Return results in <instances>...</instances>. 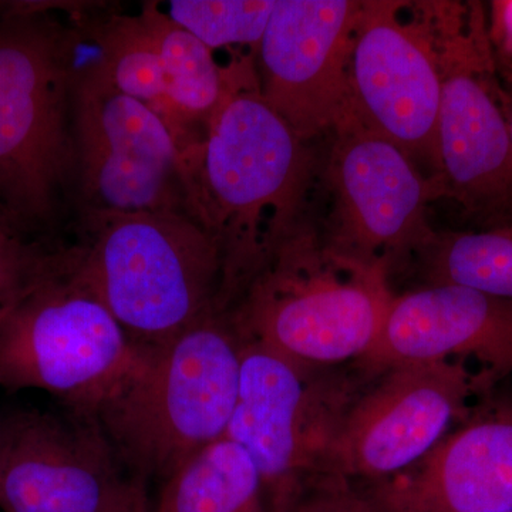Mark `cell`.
<instances>
[{
  "label": "cell",
  "mask_w": 512,
  "mask_h": 512,
  "mask_svg": "<svg viewBox=\"0 0 512 512\" xmlns=\"http://www.w3.org/2000/svg\"><path fill=\"white\" fill-rule=\"evenodd\" d=\"M302 141L262 97L248 62L227 67V87L185 161L188 214L217 241L227 312L291 235L302 180Z\"/></svg>",
  "instance_id": "6da1fadb"
},
{
  "label": "cell",
  "mask_w": 512,
  "mask_h": 512,
  "mask_svg": "<svg viewBox=\"0 0 512 512\" xmlns=\"http://www.w3.org/2000/svg\"><path fill=\"white\" fill-rule=\"evenodd\" d=\"M74 2L0 3V212L16 231L52 227L76 184L73 80L83 49Z\"/></svg>",
  "instance_id": "7a4b0ae2"
},
{
  "label": "cell",
  "mask_w": 512,
  "mask_h": 512,
  "mask_svg": "<svg viewBox=\"0 0 512 512\" xmlns=\"http://www.w3.org/2000/svg\"><path fill=\"white\" fill-rule=\"evenodd\" d=\"M239 377L241 340L227 313H211L163 345L144 348L93 419L134 478L164 481L224 439Z\"/></svg>",
  "instance_id": "3957f363"
},
{
  "label": "cell",
  "mask_w": 512,
  "mask_h": 512,
  "mask_svg": "<svg viewBox=\"0 0 512 512\" xmlns=\"http://www.w3.org/2000/svg\"><path fill=\"white\" fill-rule=\"evenodd\" d=\"M82 211L79 242L66 248L74 271L136 345H163L220 313V247L191 215Z\"/></svg>",
  "instance_id": "277c9868"
},
{
  "label": "cell",
  "mask_w": 512,
  "mask_h": 512,
  "mask_svg": "<svg viewBox=\"0 0 512 512\" xmlns=\"http://www.w3.org/2000/svg\"><path fill=\"white\" fill-rule=\"evenodd\" d=\"M143 350L76 274L67 249L49 248L0 312V389L42 390L93 417Z\"/></svg>",
  "instance_id": "5b68a950"
},
{
  "label": "cell",
  "mask_w": 512,
  "mask_h": 512,
  "mask_svg": "<svg viewBox=\"0 0 512 512\" xmlns=\"http://www.w3.org/2000/svg\"><path fill=\"white\" fill-rule=\"evenodd\" d=\"M393 298L382 266L320 255L289 235L227 315L241 340L299 365L335 367L372 348Z\"/></svg>",
  "instance_id": "8992f818"
},
{
  "label": "cell",
  "mask_w": 512,
  "mask_h": 512,
  "mask_svg": "<svg viewBox=\"0 0 512 512\" xmlns=\"http://www.w3.org/2000/svg\"><path fill=\"white\" fill-rule=\"evenodd\" d=\"M241 340V339H239ZM303 366L241 340V377L225 439L244 448L264 480L269 511L306 481L329 473L360 377Z\"/></svg>",
  "instance_id": "52a82bcc"
},
{
  "label": "cell",
  "mask_w": 512,
  "mask_h": 512,
  "mask_svg": "<svg viewBox=\"0 0 512 512\" xmlns=\"http://www.w3.org/2000/svg\"><path fill=\"white\" fill-rule=\"evenodd\" d=\"M72 123L82 210L188 214L183 151L173 128L117 90L93 53H82L74 74Z\"/></svg>",
  "instance_id": "ba28073f"
},
{
  "label": "cell",
  "mask_w": 512,
  "mask_h": 512,
  "mask_svg": "<svg viewBox=\"0 0 512 512\" xmlns=\"http://www.w3.org/2000/svg\"><path fill=\"white\" fill-rule=\"evenodd\" d=\"M488 389L463 360L393 367L360 394L343 423L329 473L373 484L429 454L478 390Z\"/></svg>",
  "instance_id": "9c48e42d"
},
{
  "label": "cell",
  "mask_w": 512,
  "mask_h": 512,
  "mask_svg": "<svg viewBox=\"0 0 512 512\" xmlns=\"http://www.w3.org/2000/svg\"><path fill=\"white\" fill-rule=\"evenodd\" d=\"M97 421L20 410L0 421V512H114L138 478Z\"/></svg>",
  "instance_id": "30bf717a"
},
{
  "label": "cell",
  "mask_w": 512,
  "mask_h": 512,
  "mask_svg": "<svg viewBox=\"0 0 512 512\" xmlns=\"http://www.w3.org/2000/svg\"><path fill=\"white\" fill-rule=\"evenodd\" d=\"M362 2L276 0L256 47L266 103L308 140L349 119V62Z\"/></svg>",
  "instance_id": "8fae6325"
},
{
  "label": "cell",
  "mask_w": 512,
  "mask_h": 512,
  "mask_svg": "<svg viewBox=\"0 0 512 512\" xmlns=\"http://www.w3.org/2000/svg\"><path fill=\"white\" fill-rule=\"evenodd\" d=\"M397 3H363L349 62V119L404 153L433 154L443 77L429 47L396 16ZM340 130V131H342Z\"/></svg>",
  "instance_id": "7c38bea8"
},
{
  "label": "cell",
  "mask_w": 512,
  "mask_h": 512,
  "mask_svg": "<svg viewBox=\"0 0 512 512\" xmlns=\"http://www.w3.org/2000/svg\"><path fill=\"white\" fill-rule=\"evenodd\" d=\"M476 359L491 384L512 373V302L460 285L394 296L372 348L356 360L367 376L416 363Z\"/></svg>",
  "instance_id": "4fadbf2b"
},
{
  "label": "cell",
  "mask_w": 512,
  "mask_h": 512,
  "mask_svg": "<svg viewBox=\"0 0 512 512\" xmlns=\"http://www.w3.org/2000/svg\"><path fill=\"white\" fill-rule=\"evenodd\" d=\"M366 485L379 512L512 511V396L487 400L412 467Z\"/></svg>",
  "instance_id": "5bb4252c"
},
{
  "label": "cell",
  "mask_w": 512,
  "mask_h": 512,
  "mask_svg": "<svg viewBox=\"0 0 512 512\" xmlns=\"http://www.w3.org/2000/svg\"><path fill=\"white\" fill-rule=\"evenodd\" d=\"M332 165L345 222L342 248L333 254L384 268L377 252L416 237L429 187L402 148L357 128L342 130Z\"/></svg>",
  "instance_id": "9a60e30c"
},
{
  "label": "cell",
  "mask_w": 512,
  "mask_h": 512,
  "mask_svg": "<svg viewBox=\"0 0 512 512\" xmlns=\"http://www.w3.org/2000/svg\"><path fill=\"white\" fill-rule=\"evenodd\" d=\"M458 66L443 79L436 161L468 205L512 201V138L507 104L485 79L480 47L464 42Z\"/></svg>",
  "instance_id": "2e32d148"
},
{
  "label": "cell",
  "mask_w": 512,
  "mask_h": 512,
  "mask_svg": "<svg viewBox=\"0 0 512 512\" xmlns=\"http://www.w3.org/2000/svg\"><path fill=\"white\" fill-rule=\"evenodd\" d=\"M163 483L151 512H271L254 461L225 437L188 458Z\"/></svg>",
  "instance_id": "e0dca14e"
},
{
  "label": "cell",
  "mask_w": 512,
  "mask_h": 512,
  "mask_svg": "<svg viewBox=\"0 0 512 512\" xmlns=\"http://www.w3.org/2000/svg\"><path fill=\"white\" fill-rule=\"evenodd\" d=\"M104 8L101 5L84 18L94 43V60L117 90L160 113L173 128L181 150H187L191 140L168 103L163 63L146 20L141 13H100Z\"/></svg>",
  "instance_id": "ac0fdd59"
},
{
  "label": "cell",
  "mask_w": 512,
  "mask_h": 512,
  "mask_svg": "<svg viewBox=\"0 0 512 512\" xmlns=\"http://www.w3.org/2000/svg\"><path fill=\"white\" fill-rule=\"evenodd\" d=\"M140 13L156 40L168 103L192 143H197L200 138L194 136L191 126L197 121L205 126L220 103L227 87V67L220 66L214 52L168 18L156 2L143 3Z\"/></svg>",
  "instance_id": "d6986e66"
},
{
  "label": "cell",
  "mask_w": 512,
  "mask_h": 512,
  "mask_svg": "<svg viewBox=\"0 0 512 512\" xmlns=\"http://www.w3.org/2000/svg\"><path fill=\"white\" fill-rule=\"evenodd\" d=\"M431 269L433 285H460L512 302V228L448 238L437 248Z\"/></svg>",
  "instance_id": "ffe728a7"
},
{
  "label": "cell",
  "mask_w": 512,
  "mask_h": 512,
  "mask_svg": "<svg viewBox=\"0 0 512 512\" xmlns=\"http://www.w3.org/2000/svg\"><path fill=\"white\" fill-rule=\"evenodd\" d=\"M276 0H171L168 18L208 49L259 46Z\"/></svg>",
  "instance_id": "44dd1931"
},
{
  "label": "cell",
  "mask_w": 512,
  "mask_h": 512,
  "mask_svg": "<svg viewBox=\"0 0 512 512\" xmlns=\"http://www.w3.org/2000/svg\"><path fill=\"white\" fill-rule=\"evenodd\" d=\"M271 512H379L355 481L323 473L279 501Z\"/></svg>",
  "instance_id": "7402d4cb"
},
{
  "label": "cell",
  "mask_w": 512,
  "mask_h": 512,
  "mask_svg": "<svg viewBox=\"0 0 512 512\" xmlns=\"http://www.w3.org/2000/svg\"><path fill=\"white\" fill-rule=\"evenodd\" d=\"M47 247L26 241L0 218V312L9 305L46 255Z\"/></svg>",
  "instance_id": "603a6c76"
},
{
  "label": "cell",
  "mask_w": 512,
  "mask_h": 512,
  "mask_svg": "<svg viewBox=\"0 0 512 512\" xmlns=\"http://www.w3.org/2000/svg\"><path fill=\"white\" fill-rule=\"evenodd\" d=\"M493 35L495 46L501 57L512 67V0L493 2Z\"/></svg>",
  "instance_id": "cb8c5ba5"
},
{
  "label": "cell",
  "mask_w": 512,
  "mask_h": 512,
  "mask_svg": "<svg viewBox=\"0 0 512 512\" xmlns=\"http://www.w3.org/2000/svg\"><path fill=\"white\" fill-rule=\"evenodd\" d=\"M144 481L138 480L136 487L133 488L127 500L120 505L114 512H151L147 508L146 491H144Z\"/></svg>",
  "instance_id": "d4e9b609"
},
{
  "label": "cell",
  "mask_w": 512,
  "mask_h": 512,
  "mask_svg": "<svg viewBox=\"0 0 512 512\" xmlns=\"http://www.w3.org/2000/svg\"><path fill=\"white\" fill-rule=\"evenodd\" d=\"M508 111V124H510L511 138H512V99L507 103Z\"/></svg>",
  "instance_id": "484cf974"
},
{
  "label": "cell",
  "mask_w": 512,
  "mask_h": 512,
  "mask_svg": "<svg viewBox=\"0 0 512 512\" xmlns=\"http://www.w3.org/2000/svg\"><path fill=\"white\" fill-rule=\"evenodd\" d=\"M0 218H2V220H5V217H3L2 212H0ZM6 222H8V221H6Z\"/></svg>",
  "instance_id": "4316f807"
},
{
  "label": "cell",
  "mask_w": 512,
  "mask_h": 512,
  "mask_svg": "<svg viewBox=\"0 0 512 512\" xmlns=\"http://www.w3.org/2000/svg\"><path fill=\"white\" fill-rule=\"evenodd\" d=\"M505 512H512V511H505Z\"/></svg>",
  "instance_id": "83f0119b"
}]
</instances>
